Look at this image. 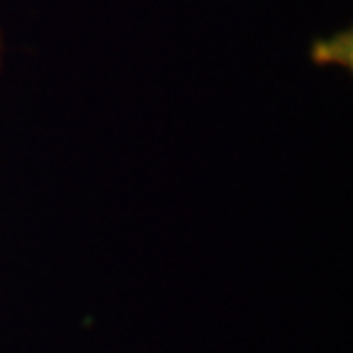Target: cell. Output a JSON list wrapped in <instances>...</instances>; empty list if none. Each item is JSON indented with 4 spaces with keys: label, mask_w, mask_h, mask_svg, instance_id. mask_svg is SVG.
<instances>
[{
    "label": "cell",
    "mask_w": 353,
    "mask_h": 353,
    "mask_svg": "<svg viewBox=\"0 0 353 353\" xmlns=\"http://www.w3.org/2000/svg\"><path fill=\"white\" fill-rule=\"evenodd\" d=\"M3 62H5V37H3V28H0V74H3Z\"/></svg>",
    "instance_id": "6da1fadb"
}]
</instances>
